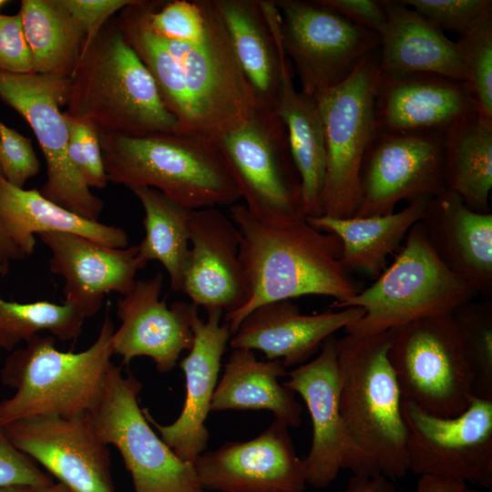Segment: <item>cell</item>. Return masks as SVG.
<instances>
[{
  "label": "cell",
  "mask_w": 492,
  "mask_h": 492,
  "mask_svg": "<svg viewBox=\"0 0 492 492\" xmlns=\"http://www.w3.org/2000/svg\"><path fill=\"white\" fill-rule=\"evenodd\" d=\"M39 236L51 251L50 271L64 278L65 302L85 318L99 312L106 294L128 293L137 281V272L145 267L138 258V245L110 248L66 232Z\"/></svg>",
  "instance_id": "obj_22"
},
{
  "label": "cell",
  "mask_w": 492,
  "mask_h": 492,
  "mask_svg": "<svg viewBox=\"0 0 492 492\" xmlns=\"http://www.w3.org/2000/svg\"><path fill=\"white\" fill-rule=\"evenodd\" d=\"M477 109L464 81L434 74H412L381 79L375 114L379 131L446 132Z\"/></svg>",
  "instance_id": "obj_24"
},
{
  "label": "cell",
  "mask_w": 492,
  "mask_h": 492,
  "mask_svg": "<svg viewBox=\"0 0 492 492\" xmlns=\"http://www.w3.org/2000/svg\"><path fill=\"white\" fill-rule=\"evenodd\" d=\"M85 319L76 307L65 302H16L0 297V348L12 352L41 331L63 342L76 341Z\"/></svg>",
  "instance_id": "obj_36"
},
{
  "label": "cell",
  "mask_w": 492,
  "mask_h": 492,
  "mask_svg": "<svg viewBox=\"0 0 492 492\" xmlns=\"http://www.w3.org/2000/svg\"><path fill=\"white\" fill-rule=\"evenodd\" d=\"M27 492H75L73 489L64 485L63 483L52 482L51 484L29 487Z\"/></svg>",
  "instance_id": "obj_50"
},
{
  "label": "cell",
  "mask_w": 492,
  "mask_h": 492,
  "mask_svg": "<svg viewBox=\"0 0 492 492\" xmlns=\"http://www.w3.org/2000/svg\"><path fill=\"white\" fill-rule=\"evenodd\" d=\"M215 142L255 219L282 225L305 218L286 129L273 110L255 106L240 125Z\"/></svg>",
  "instance_id": "obj_9"
},
{
  "label": "cell",
  "mask_w": 492,
  "mask_h": 492,
  "mask_svg": "<svg viewBox=\"0 0 492 492\" xmlns=\"http://www.w3.org/2000/svg\"><path fill=\"white\" fill-rule=\"evenodd\" d=\"M1 176L10 184L24 188L40 169L31 139L0 122Z\"/></svg>",
  "instance_id": "obj_42"
},
{
  "label": "cell",
  "mask_w": 492,
  "mask_h": 492,
  "mask_svg": "<svg viewBox=\"0 0 492 492\" xmlns=\"http://www.w3.org/2000/svg\"><path fill=\"white\" fill-rule=\"evenodd\" d=\"M281 360H257L252 350L232 349L217 384L210 411L269 410L288 427L301 425L295 393L279 382L287 374Z\"/></svg>",
  "instance_id": "obj_31"
},
{
  "label": "cell",
  "mask_w": 492,
  "mask_h": 492,
  "mask_svg": "<svg viewBox=\"0 0 492 492\" xmlns=\"http://www.w3.org/2000/svg\"><path fill=\"white\" fill-rule=\"evenodd\" d=\"M2 427L19 451L75 492H116L108 446L96 435L87 413L25 418Z\"/></svg>",
  "instance_id": "obj_17"
},
{
  "label": "cell",
  "mask_w": 492,
  "mask_h": 492,
  "mask_svg": "<svg viewBox=\"0 0 492 492\" xmlns=\"http://www.w3.org/2000/svg\"><path fill=\"white\" fill-rule=\"evenodd\" d=\"M141 203L145 236L138 258L146 266L158 261L167 271L170 288L180 292L190 252V220L193 210L175 202L161 191L144 186L128 188Z\"/></svg>",
  "instance_id": "obj_35"
},
{
  "label": "cell",
  "mask_w": 492,
  "mask_h": 492,
  "mask_svg": "<svg viewBox=\"0 0 492 492\" xmlns=\"http://www.w3.org/2000/svg\"><path fill=\"white\" fill-rule=\"evenodd\" d=\"M341 492H396V489L384 476L353 475Z\"/></svg>",
  "instance_id": "obj_48"
},
{
  "label": "cell",
  "mask_w": 492,
  "mask_h": 492,
  "mask_svg": "<svg viewBox=\"0 0 492 492\" xmlns=\"http://www.w3.org/2000/svg\"><path fill=\"white\" fill-rule=\"evenodd\" d=\"M0 71L33 73L31 54L18 14H0Z\"/></svg>",
  "instance_id": "obj_44"
},
{
  "label": "cell",
  "mask_w": 492,
  "mask_h": 492,
  "mask_svg": "<svg viewBox=\"0 0 492 492\" xmlns=\"http://www.w3.org/2000/svg\"><path fill=\"white\" fill-rule=\"evenodd\" d=\"M180 292L207 313L225 314L247 300L240 261V233L232 220L218 208L193 210L190 220V252Z\"/></svg>",
  "instance_id": "obj_21"
},
{
  "label": "cell",
  "mask_w": 492,
  "mask_h": 492,
  "mask_svg": "<svg viewBox=\"0 0 492 492\" xmlns=\"http://www.w3.org/2000/svg\"><path fill=\"white\" fill-rule=\"evenodd\" d=\"M193 466L204 490L302 492L307 484L304 461L296 455L288 426L276 419L251 440L203 452Z\"/></svg>",
  "instance_id": "obj_18"
},
{
  "label": "cell",
  "mask_w": 492,
  "mask_h": 492,
  "mask_svg": "<svg viewBox=\"0 0 492 492\" xmlns=\"http://www.w3.org/2000/svg\"><path fill=\"white\" fill-rule=\"evenodd\" d=\"M360 307L302 313L291 300L270 302L254 308L230 339L232 349L261 351L268 360H281L285 367L301 365L316 354L323 342L359 320Z\"/></svg>",
  "instance_id": "obj_23"
},
{
  "label": "cell",
  "mask_w": 492,
  "mask_h": 492,
  "mask_svg": "<svg viewBox=\"0 0 492 492\" xmlns=\"http://www.w3.org/2000/svg\"><path fill=\"white\" fill-rule=\"evenodd\" d=\"M68 128V156L85 184L103 189L107 178L98 133L89 125L64 111Z\"/></svg>",
  "instance_id": "obj_41"
},
{
  "label": "cell",
  "mask_w": 492,
  "mask_h": 492,
  "mask_svg": "<svg viewBox=\"0 0 492 492\" xmlns=\"http://www.w3.org/2000/svg\"><path fill=\"white\" fill-rule=\"evenodd\" d=\"M108 311L98 335L84 351H59L54 336L36 334L11 352L0 378L15 393L0 401L1 425L36 416L72 417L93 407L113 364L115 328Z\"/></svg>",
  "instance_id": "obj_4"
},
{
  "label": "cell",
  "mask_w": 492,
  "mask_h": 492,
  "mask_svg": "<svg viewBox=\"0 0 492 492\" xmlns=\"http://www.w3.org/2000/svg\"><path fill=\"white\" fill-rule=\"evenodd\" d=\"M282 49L301 83L314 97L343 81L369 54L380 35L351 22L318 0H274Z\"/></svg>",
  "instance_id": "obj_11"
},
{
  "label": "cell",
  "mask_w": 492,
  "mask_h": 492,
  "mask_svg": "<svg viewBox=\"0 0 492 492\" xmlns=\"http://www.w3.org/2000/svg\"><path fill=\"white\" fill-rule=\"evenodd\" d=\"M147 22L162 39L197 42L207 30V0L148 1Z\"/></svg>",
  "instance_id": "obj_38"
},
{
  "label": "cell",
  "mask_w": 492,
  "mask_h": 492,
  "mask_svg": "<svg viewBox=\"0 0 492 492\" xmlns=\"http://www.w3.org/2000/svg\"><path fill=\"white\" fill-rule=\"evenodd\" d=\"M141 383L112 364L87 412L106 446H114L129 472L134 492H204L193 464L181 460L159 436L138 405Z\"/></svg>",
  "instance_id": "obj_10"
},
{
  "label": "cell",
  "mask_w": 492,
  "mask_h": 492,
  "mask_svg": "<svg viewBox=\"0 0 492 492\" xmlns=\"http://www.w3.org/2000/svg\"><path fill=\"white\" fill-rule=\"evenodd\" d=\"M286 129L291 154L301 179L305 218L321 215L326 173V147L323 120L316 101L293 84L292 66L282 59V83L273 110Z\"/></svg>",
  "instance_id": "obj_30"
},
{
  "label": "cell",
  "mask_w": 492,
  "mask_h": 492,
  "mask_svg": "<svg viewBox=\"0 0 492 492\" xmlns=\"http://www.w3.org/2000/svg\"><path fill=\"white\" fill-rule=\"evenodd\" d=\"M453 315L463 335L465 359L475 398L492 401V302H469Z\"/></svg>",
  "instance_id": "obj_37"
},
{
  "label": "cell",
  "mask_w": 492,
  "mask_h": 492,
  "mask_svg": "<svg viewBox=\"0 0 492 492\" xmlns=\"http://www.w3.org/2000/svg\"><path fill=\"white\" fill-rule=\"evenodd\" d=\"M446 266L477 293L492 296V214L472 210L454 191L431 199L421 220Z\"/></svg>",
  "instance_id": "obj_25"
},
{
  "label": "cell",
  "mask_w": 492,
  "mask_h": 492,
  "mask_svg": "<svg viewBox=\"0 0 492 492\" xmlns=\"http://www.w3.org/2000/svg\"><path fill=\"white\" fill-rule=\"evenodd\" d=\"M29 487L5 486L0 487V492H27Z\"/></svg>",
  "instance_id": "obj_51"
},
{
  "label": "cell",
  "mask_w": 492,
  "mask_h": 492,
  "mask_svg": "<svg viewBox=\"0 0 492 492\" xmlns=\"http://www.w3.org/2000/svg\"><path fill=\"white\" fill-rule=\"evenodd\" d=\"M361 203L354 216L395 211L403 200L434 198L446 190L445 132L379 131L363 161Z\"/></svg>",
  "instance_id": "obj_15"
},
{
  "label": "cell",
  "mask_w": 492,
  "mask_h": 492,
  "mask_svg": "<svg viewBox=\"0 0 492 492\" xmlns=\"http://www.w3.org/2000/svg\"><path fill=\"white\" fill-rule=\"evenodd\" d=\"M408 471L492 486V401L473 397L454 417L429 415L402 400Z\"/></svg>",
  "instance_id": "obj_13"
},
{
  "label": "cell",
  "mask_w": 492,
  "mask_h": 492,
  "mask_svg": "<svg viewBox=\"0 0 492 492\" xmlns=\"http://www.w3.org/2000/svg\"><path fill=\"white\" fill-rule=\"evenodd\" d=\"M161 272L137 280L133 288L117 302L120 325L112 337L114 354L128 365L136 357L153 360L159 373H169L180 354L190 350L193 333L190 328L192 303L176 302L168 307L160 300Z\"/></svg>",
  "instance_id": "obj_20"
},
{
  "label": "cell",
  "mask_w": 492,
  "mask_h": 492,
  "mask_svg": "<svg viewBox=\"0 0 492 492\" xmlns=\"http://www.w3.org/2000/svg\"><path fill=\"white\" fill-rule=\"evenodd\" d=\"M416 492H477L469 485L456 478L420 476Z\"/></svg>",
  "instance_id": "obj_47"
},
{
  "label": "cell",
  "mask_w": 492,
  "mask_h": 492,
  "mask_svg": "<svg viewBox=\"0 0 492 492\" xmlns=\"http://www.w3.org/2000/svg\"><path fill=\"white\" fill-rule=\"evenodd\" d=\"M477 295L440 260L420 220L371 286L331 308H362L364 315L348 325L345 333L370 335L421 318L453 313Z\"/></svg>",
  "instance_id": "obj_6"
},
{
  "label": "cell",
  "mask_w": 492,
  "mask_h": 492,
  "mask_svg": "<svg viewBox=\"0 0 492 492\" xmlns=\"http://www.w3.org/2000/svg\"><path fill=\"white\" fill-rule=\"evenodd\" d=\"M388 359L402 398L439 417L462 414L473 398L463 335L453 313L392 330Z\"/></svg>",
  "instance_id": "obj_8"
},
{
  "label": "cell",
  "mask_w": 492,
  "mask_h": 492,
  "mask_svg": "<svg viewBox=\"0 0 492 492\" xmlns=\"http://www.w3.org/2000/svg\"><path fill=\"white\" fill-rule=\"evenodd\" d=\"M432 198H421L399 211L380 216L307 217L314 228L334 234L342 244L341 261L351 272L376 279L387 260L405 241L410 229L420 221Z\"/></svg>",
  "instance_id": "obj_29"
},
{
  "label": "cell",
  "mask_w": 492,
  "mask_h": 492,
  "mask_svg": "<svg viewBox=\"0 0 492 492\" xmlns=\"http://www.w3.org/2000/svg\"><path fill=\"white\" fill-rule=\"evenodd\" d=\"M26 258L5 233L0 221V275L8 273L10 264Z\"/></svg>",
  "instance_id": "obj_49"
},
{
  "label": "cell",
  "mask_w": 492,
  "mask_h": 492,
  "mask_svg": "<svg viewBox=\"0 0 492 492\" xmlns=\"http://www.w3.org/2000/svg\"><path fill=\"white\" fill-rule=\"evenodd\" d=\"M6 3H8V1H5V0H0V8L2 6H4Z\"/></svg>",
  "instance_id": "obj_52"
},
{
  "label": "cell",
  "mask_w": 492,
  "mask_h": 492,
  "mask_svg": "<svg viewBox=\"0 0 492 492\" xmlns=\"http://www.w3.org/2000/svg\"><path fill=\"white\" fill-rule=\"evenodd\" d=\"M446 189L472 210L489 213L492 188V119L477 109L445 132Z\"/></svg>",
  "instance_id": "obj_33"
},
{
  "label": "cell",
  "mask_w": 492,
  "mask_h": 492,
  "mask_svg": "<svg viewBox=\"0 0 492 492\" xmlns=\"http://www.w3.org/2000/svg\"><path fill=\"white\" fill-rule=\"evenodd\" d=\"M392 330L336 339L339 407L355 447L380 476L408 472L402 395L388 359Z\"/></svg>",
  "instance_id": "obj_5"
},
{
  "label": "cell",
  "mask_w": 492,
  "mask_h": 492,
  "mask_svg": "<svg viewBox=\"0 0 492 492\" xmlns=\"http://www.w3.org/2000/svg\"><path fill=\"white\" fill-rule=\"evenodd\" d=\"M68 78L0 71V98L30 125L42 149L46 179L40 193L86 219L97 220L103 200L85 184L68 156V128L61 110Z\"/></svg>",
  "instance_id": "obj_12"
},
{
  "label": "cell",
  "mask_w": 492,
  "mask_h": 492,
  "mask_svg": "<svg viewBox=\"0 0 492 492\" xmlns=\"http://www.w3.org/2000/svg\"><path fill=\"white\" fill-rule=\"evenodd\" d=\"M342 16L379 35L386 26L387 16L380 1L318 0Z\"/></svg>",
  "instance_id": "obj_46"
},
{
  "label": "cell",
  "mask_w": 492,
  "mask_h": 492,
  "mask_svg": "<svg viewBox=\"0 0 492 492\" xmlns=\"http://www.w3.org/2000/svg\"><path fill=\"white\" fill-rule=\"evenodd\" d=\"M287 374L283 384L301 395L312 422V445L303 459L307 483L326 487L341 469L380 476L352 442L340 412L336 338L328 337L314 359Z\"/></svg>",
  "instance_id": "obj_16"
},
{
  "label": "cell",
  "mask_w": 492,
  "mask_h": 492,
  "mask_svg": "<svg viewBox=\"0 0 492 492\" xmlns=\"http://www.w3.org/2000/svg\"><path fill=\"white\" fill-rule=\"evenodd\" d=\"M52 482L32 459L11 443L0 425V487H37Z\"/></svg>",
  "instance_id": "obj_43"
},
{
  "label": "cell",
  "mask_w": 492,
  "mask_h": 492,
  "mask_svg": "<svg viewBox=\"0 0 492 492\" xmlns=\"http://www.w3.org/2000/svg\"><path fill=\"white\" fill-rule=\"evenodd\" d=\"M223 314L220 309L211 310L204 321L199 316L197 306L191 309L193 341L189 354L179 363L185 376L186 395L179 417L164 425L153 418L148 408H142L160 438L181 460L191 464L208 445L210 434L205 420L210 411L221 357L231 337L228 323L220 324Z\"/></svg>",
  "instance_id": "obj_19"
},
{
  "label": "cell",
  "mask_w": 492,
  "mask_h": 492,
  "mask_svg": "<svg viewBox=\"0 0 492 492\" xmlns=\"http://www.w3.org/2000/svg\"><path fill=\"white\" fill-rule=\"evenodd\" d=\"M240 233V261L247 300L224 315L231 335L254 308L306 295L327 296L340 303L362 289L343 264L342 244L333 233L306 218L282 225L261 222L244 204L230 207Z\"/></svg>",
  "instance_id": "obj_1"
},
{
  "label": "cell",
  "mask_w": 492,
  "mask_h": 492,
  "mask_svg": "<svg viewBox=\"0 0 492 492\" xmlns=\"http://www.w3.org/2000/svg\"><path fill=\"white\" fill-rule=\"evenodd\" d=\"M134 0H61L63 5L86 34L84 46H88L110 16L133 3Z\"/></svg>",
  "instance_id": "obj_45"
},
{
  "label": "cell",
  "mask_w": 492,
  "mask_h": 492,
  "mask_svg": "<svg viewBox=\"0 0 492 492\" xmlns=\"http://www.w3.org/2000/svg\"><path fill=\"white\" fill-rule=\"evenodd\" d=\"M442 30L463 36L492 20L491 0H402Z\"/></svg>",
  "instance_id": "obj_40"
},
{
  "label": "cell",
  "mask_w": 492,
  "mask_h": 492,
  "mask_svg": "<svg viewBox=\"0 0 492 492\" xmlns=\"http://www.w3.org/2000/svg\"><path fill=\"white\" fill-rule=\"evenodd\" d=\"M0 221L26 257L35 251V235L45 232L73 233L110 248L128 246L124 229L86 219L47 200L36 190L10 184L1 175Z\"/></svg>",
  "instance_id": "obj_28"
},
{
  "label": "cell",
  "mask_w": 492,
  "mask_h": 492,
  "mask_svg": "<svg viewBox=\"0 0 492 492\" xmlns=\"http://www.w3.org/2000/svg\"><path fill=\"white\" fill-rule=\"evenodd\" d=\"M147 3L134 0L120 11L116 21L153 77L166 108L175 118L176 132L202 137L197 109L179 65L148 25Z\"/></svg>",
  "instance_id": "obj_32"
},
{
  "label": "cell",
  "mask_w": 492,
  "mask_h": 492,
  "mask_svg": "<svg viewBox=\"0 0 492 492\" xmlns=\"http://www.w3.org/2000/svg\"><path fill=\"white\" fill-rule=\"evenodd\" d=\"M18 15L33 73L69 78L79 61L86 34L61 0H23Z\"/></svg>",
  "instance_id": "obj_34"
},
{
  "label": "cell",
  "mask_w": 492,
  "mask_h": 492,
  "mask_svg": "<svg viewBox=\"0 0 492 492\" xmlns=\"http://www.w3.org/2000/svg\"><path fill=\"white\" fill-rule=\"evenodd\" d=\"M108 180L156 189L191 210L232 206L241 191L214 140L177 132L98 134Z\"/></svg>",
  "instance_id": "obj_3"
},
{
  "label": "cell",
  "mask_w": 492,
  "mask_h": 492,
  "mask_svg": "<svg viewBox=\"0 0 492 492\" xmlns=\"http://www.w3.org/2000/svg\"><path fill=\"white\" fill-rule=\"evenodd\" d=\"M380 82L376 49L343 81L313 97L323 120L326 147L321 215L349 218L360 206L363 161L379 132L375 102Z\"/></svg>",
  "instance_id": "obj_7"
},
{
  "label": "cell",
  "mask_w": 492,
  "mask_h": 492,
  "mask_svg": "<svg viewBox=\"0 0 492 492\" xmlns=\"http://www.w3.org/2000/svg\"><path fill=\"white\" fill-rule=\"evenodd\" d=\"M68 80L66 112L98 134L140 137L176 132L175 118L116 19L83 47Z\"/></svg>",
  "instance_id": "obj_2"
},
{
  "label": "cell",
  "mask_w": 492,
  "mask_h": 492,
  "mask_svg": "<svg viewBox=\"0 0 492 492\" xmlns=\"http://www.w3.org/2000/svg\"><path fill=\"white\" fill-rule=\"evenodd\" d=\"M387 23L380 35L378 68L381 79L412 74H434L466 80L457 41L405 5L402 0H382Z\"/></svg>",
  "instance_id": "obj_26"
},
{
  "label": "cell",
  "mask_w": 492,
  "mask_h": 492,
  "mask_svg": "<svg viewBox=\"0 0 492 492\" xmlns=\"http://www.w3.org/2000/svg\"><path fill=\"white\" fill-rule=\"evenodd\" d=\"M469 87L477 110L492 119V20L457 40Z\"/></svg>",
  "instance_id": "obj_39"
},
{
  "label": "cell",
  "mask_w": 492,
  "mask_h": 492,
  "mask_svg": "<svg viewBox=\"0 0 492 492\" xmlns=\"http://www.w3.org/2000/svg\"><path fill=\"white\" fill-rule=\"evenodd\" d=\"M256 106L274 110L285 55L274 0H215Z\"/></svg>",
  "instance_id": "obj_27"
},
{
  "label": "cell",
  "mask_w": 492,
  "mask_h": 492,
  "mask_svg": "<svg viewBox=\"0 0 492 492\" xmlns=\"http://www.w3.org/2000/svg\"><path fill=\"white\" fill-rule=\"evenodd\" d=\"M0 175H1V169H0Z\"/></svg>",
  "instance_id": "obj_53"
},
{
  "label": "cell",
  "mask_w": 492,
  "mask_h": 492,
  "mask_svg": "<svg viewBox=\"0 0 492 492\" xmlns=\"http://www.w3.org/2000/svg\"><path fill=\"white\" fill-rule=\"evenodd\" d=\"M207 15L206 33L197 42L159 38L183 73L197 109L201 136L215 141L240 125L256 102L215 0H207Z\"/></svg>",
  "instance_id": "obj_14"
}]
</instances>
